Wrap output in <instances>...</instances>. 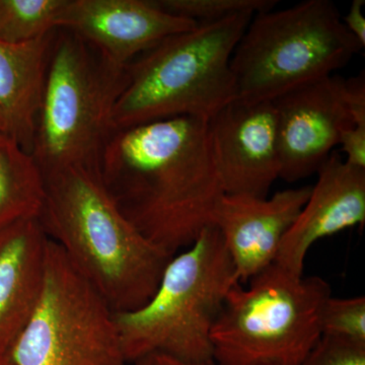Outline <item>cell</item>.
Returning a JSON list of instances; mask_svg holds the SVG:
<instances>
[{
	"mask_svg": "<svg viewBox=\"0 0 365 365\" xmlns=\"http://www.w3.org/2000/svg\"><path fill=\"white\" fill-rule=\"evenodd\" d=\"M97 170L125 217L172 256L212 225L225 194L207 121L197 118L113 129Z\"/></svg>",
	"mask_w": 365,
	"mask_h": 365,
	"instance_id": "6da1fadb",
	"label": "cell"
},
{
	"mask_svg": "<svg viewBox=\"0 0 365 365\" xmlns=\"http://www.w3.org/2000/svg\"><path fill=\"white\" fill-rule=\"evenodd\" d=\"M38 220L110 309H140L155 294L172 255L134 227L108 193L96 168L43 175Z\"/></svg>",
	"mask_w": 365,
	"mask_h": 365,
	"instance_id": "7a4b0ae2",
	"label": "cell"
},
{
	"mask_svg": "<svg viewBox=\"0 0 365 365\" xmlns=\"http://www.w3.org/2000/svg\"><path fill=\"white\" fill-rule=\"evenodd\" d=\"M254 16L197 24L132 60L113 109V129L176 117L208 121L237 100L230 60Z\"/></svg>",
	"mask_w": 365,
	"mask_h": 365,
	"instance_id": "3957f363",
	"label": "cell"
},
{
	"mask_svg": "<svg viewBox=\"0 0 365 365\" xmlns=\"http://www.w3.org/2000/svg\"><path fill=\"white\" fill-rule=\"evenodd\" d=\"M237 283L234 264L215 225L175 255L143 307L115 314L125 359L160 352L186 361L212 359L211 332Z\"/></svg>",
	"mask_w": 365,
	"mask_h": 365,
	"instance_id": "277c9868",
	"label": "cell"
},
{
	"mask_svg": "<svg viewBox=\"0 0 365 365\" xmlns=\"http://www.w3.org/2000/svg\"><path fill=\"white\" fill-rule=\"evenodd\" d=\"M126 68L71 31L55 30L31 153L42 175L97 169L113 130V109L128 79Z\"/></svg>",
	"mask_w": 365,
	"mask_h": 365,
	"instance_id": "5b68a950",
	"label": "cell"
},
{
	"mask_svg": "<svg viewBox=\"0 0 365 365\" xmlns=\"http://www.w3.org/2000/svg\"><path fill=\"white\" fill-rule=\"evenodd\" d=\"M362 49L331 0L261 11L252 18L230 60L237 101L273 102L333 76Z\"/></svg>",
	"mask_w": 365,
	"mask_h": 365,
	"instance_id": "8992f818",
	"label": "cell"
},
{
	"mask_svg": "<svg viewBox=\"0 0 365 365\" xmlns=\"http://www.w3.org/2000/svg\"><path fill=\"white\" fill-rule=\"evenodd\" d=\"M228 292L211 332L216 365H302L321 338L322 309L331 287L278 264Z\"/></svg>",
	"mask_w": 365,
	"mask_h": 365,
	"instance_id": "52a82bcc",
	"label": "cell"
},
{
	"mask_svg": "<svg viewBox=\"0 0 365 365\" xmlns=\"http://www.w3.org/2000/svg\"><path fill=\"white\" fill-rule=\"evenodd\" d=\"M16 365H126L115 313L49 240L44 285L9 354Z\"/></svg>",
	"mask_w": 365,
	"mask_h": 365,
	"instance_id": "ba28073f",
	"label": "cell"
},
{
	"mask_svg": "<svg viewBox=\"0 0 365 365\" xmlns=\"http://www.w3.org/2000/svg\"><path fill=\"white\" fill-rule=\"evenodd\" d=\"M277 116L279 179L317 174L339 145L341 133L359 125L351 110V78L327 76L273 101Z\"/></svg>",
	"mask_w": 365,
	"mask_h": 365,
	"instance_id": "9c48e42d",
	"label": "cell"
},
{
	"mask_svg": "<svg viewBox=\"0 0 365 365\" xmlns=\"http://www.w3.org/2000/svg\"><path fill=\"white\" fill-rule=\"evenodd\" d=\"M207 126L225 194L266 198L280 175L273 103L235 100L209 119Z\"/></svg>",
	"mask_w": 365,
	"mask_h": 365,
	"instance_id": "30bf717a",
	"label": "cell"
},
{
	"mask_svg": "<svg viewBox=\"0 0 365 365\" xmlns=\"http://www.w3.org/2000/svg\"><path fill=\"white\" fill-rule=\"evenodd\" d=\"M197 23L163 11L155 0H66L57 20L125 68L143 52Z\"/></svg>",
	"mask_w": 365,
	"mask_h": 365,
	"instance_id": "8fae6325",
	"label": "cell"
},
{
	"mask_svg": "<svg viewBox=\"0 0 365 365\" xmlns=\"http://www.w3.org/2000/svg\"><path fill=\"white\" fill-rule=\"evenodd\" d=\"M311 189L283 190L270 198L223 194L213 211L212 225L222 235L241 284L275 263L281 242Z\"/></svg>",
	"mask_w": 365,
	"mask_h": 365,
	"instance_id": "7c38bea8",
	"label": "cell"
},
{
	"mask_svg": "<svg viewBox=\"0 0 365 365\" xmlns=\"http://www.w3.org/2000/svg\"><path fill=\"white\" fill-rule=\"evenodd\" d=\"M316 184L281 242L275 263L304 275V260L314 242L365 223V170L348 165L334 151L322 165Z\"/></svg>",
	"mask_w": 365,
	"mask_h": 365,
	"instance_id": "4fadbf2b",
	"label": "cell"
},
{
	"mask_svg": "<svg viewBox=\"0 0 365 365\" xmlns=\"http://www.w3.org/2000/svg\"><path fill=\"white\" fill-rule=\"evenodd\" d=\"M48 246L37 217L0 228V357L9 356L39 302Z\"/></svg>",
	"mask_w": 365,
	"mask_h": 365,
	"instance_id": "5bb4252c",
	"label": "cell"
},
{
	"mask_svg": "<svg viewBox=\"0 0 365 365\" xmlns=\"http://www.w3.org/2000/svg\"><path fill=\"white\" fill-rule=\"evenodd\" d=\"M54 32L24 44L0 42V129L29 153Z\"/></svg>",
	"mask_w": 365,
	"mask_h": 365,
	"instance_id": "9a60e30c",
	"label": "cell"
},
{
	"mask_svg": "<svg viewBox=\"0 0 365 365\" xmlns=\"http://www.w3.org/2000/svg\"><path fill=\"white\" fill-rule=\"evenodd\" d=\"M44 179L32 155L0 133V228L38 217Z\"/></svg>",
	"mask_w": 365,
	"mask_h": 365,
	"instance_id": "2e32d148",
	"label": "cell"
},
{
	"mask_svg": "<svg viewBox=\"0 0 365 365\" xmlns=\"http://www.w3.org/2000/svg\"><path fill=\"white\" fill-rule=\"evenodd\" d=\"M66 0H0V42L24 44L57 29Z\"/></svg>",
	"mask_w": 365,
	"mask_h": 365,
	"instance_id": "e0dca14e",
	"label": "cell"
},
{
	"mask_svg": "<svg viewBox=\"0 0 365 365\" xmlns=\"http://www.w3.org/2000/svg\"><path fill=\"white\" fill-rule=\"evenodd\" d=\"M274 0H155L163 11L197 24L223 20L240 14H257L276 6Z\"/></svg>",
	"mask_w": 365,
	"mask_h": 365,
	"instance_id": "ac0fdd59",
	"label": "cell"
},
{
	"mask_svg": "<svg viewBox=\"0 0 365 365\" xmlns=\"http://www.w3.org/2000/svg\"><path fill=\"white\" fill-rule=\"evenodd\" d=\"M322 335L365 342V297L326 300L319 319Z\"/></svg>",
	"mask_w": 365,
	"mask_h": 365,
	"instance_id": "d6986e66",
	"label": "cell"
},
{
	"mask_svg": "<svg viewBox=\"0 0 365 365\" xmlns=\"http://www.w3.org/2000/svg\"><path fill=\"white\" fill-rule=\"evenodd\" d=\"M302 365H365V342L322 335Z\"/></svg>",
	"mask_w": 365,
	"mask_h": 365,
	"instance_id": "ffe728a7",
	"label": "cell"
},
{
	"mask_svg": "<svg viewBox=\"0 0 365 365\" xmlns=\"http://www.w3.org/2000/svg\"><path fill=\"white\" fill-rule=\"evenodd\" d=\"M339 146L346 163L365 170V125L349 127L341 133Z\"/></svg>",
	"mask_w": 365,
	"mask_h": 365,
	"instance_id": "44dd1931",
	"label": "cell"
},
{
	"mask_svg": "<svg viewBox=\"0 0 365 365\" xmlns=\"http://www.w3.org/2000/svg\"><path fill=\"white\" fill-rule=\"evenodd\" d=\"M364 6V0H353L347 14L342 18L343 24L348 32L351 34L364 48L365 46Z\"/></svg>",
	"mask_w": 365,
	"mask_h": 365,
	"instance_id": "7402d4cb",
	"label": "cell"
},
{
	"mask_svg": "<svg viewBox=\"0 0 365 365\" xmlns=\"http://www.w3.org/2000/svg\"><path fill=\"white\" fill-rule=\"evenodd\" d=\"M132 364L134 365H216L213 359L200 362L186 361V360L160 352L143 355L138 359L134 360Z\"/></svg>",
	"mask_w": 365,
	"mask_h": 365,
	"instance_id": "603a6c76",
	"label": "cell"
},
{
	"mask_svg": "<svg viewBox=\"0 0 365 365\" xmlns=\"http://www.w3.org/2000/svg\"><path fill=\"white\" fill-rule=\"evenodd\" d=\"M0 365H16L9 356L0 357Z\"/></svg>",
	"mask_w": 365,
	"mask_h": 365,
	"instance_id": "cb8c5ba5",
	"label": "cell"
},
{
	"mask_svg": "<svg viewBox=\"0 0 365 365\" xmlns=\"http://www.w3.org/2000/svg\"><path fill=\"white\" fill-rule=\"evenodd\" d=\"M0 133H1V129H0Z\"/></svg>",
	"mask_w": 365,
	"mask_h": 365,
	"instance_id": "d4e9b609",
	"label": "cell"
}]
</instances>
